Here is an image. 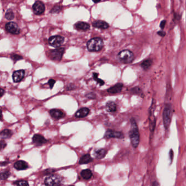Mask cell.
<instances>
[{
    "label": "cell",
    "instance_id": "1",
    "mask_svg": "<svg viewBox=\"0 0 186 186\" xmlns=\"http://www.w3.org/2000/svg\"><path fill=\"white\" fill-rule=\"evenodd\" d=\"M131 144L134 148H137L140 143V133L137 123L134 118L131 119V128L129 132Z\"/></svg>",
    "mask_w": 186,
    "mask_h": 186
},
{
    "label": "cell",
    "instance_id": "2",
    "mask_svg": "<svg viewBox=\"0 0 186 186\" xmlns=\"http://www.w3.org/2000/svg\"><path fill=\"white\" fill-rule=\"evenodd\" d=\"M173 117V106L171 103H165L163 111V122L164 128L168 131L170 127Z\"/></svg>",
    "mask_w": 186,
    "mask_h": 186
},
{
    "label": "cell",
    "instance_id": "3",
    "mask_svg": "<svg viewBox=\"0 0 186 186\" xmlns=\"http://www.w3.org/2000/svg\"><path fill=\"white\" fill-rule=\"evenodd\" d=\"M156 109V100H152L151 106L148 111V120H149V128L150 131V137H152L154 130L156 128V119L154 116V111Z\"/></svg>",
    "mask_w": 186,
    "mask_h": 186
},
{
    "label": "cell",
    "instance_id": "4",
    "mask_svg": "<svg viewBox=\"0 0 186 186\" xmlns=\"http://www.w3.org/2000/svg\"><path fill=\"white\" fill-rule=\"evenodd\" d=\"M104 46L103 39L100 37H95L90 39L87 43V48L91 52L100 51Z\"/></svg>",
    "mask_w": 186,
    "mask_h": 186
},
{
    "label": "cell",
    "instance_id": "5",
    "mask_svg": "<svg viewBox=\"0 0 186 186\" xmlns=\"http://www.w3.org/2000/svg\"><path fill=\"white\" fill-rule=\"evenodd\" d=\"M119 61L123 63L129 64L134 60L135 56L133 52L129 50H123L119 52L117 55Z\"/></svg>",
    "mask_w": 186,
    "mask_h": 186
},
{
    "label": "cell",
    "instance_id": "6",
    "mask_svg": "<svg viewBox=\"0 0 186 186\" xmlns=\"http://www.w3.org/2000/svg\"><path fill=\"white\" fill-rule=\"evenodd\" d=\"M64 51L65 50L63 48H58L52 50L49 52V58L53 61H60L62 60Z\"/></svg>",
    "mask_w": 186,
    "mask_h": 186
},
{
    "label": "cell",
    "instance_id": "7",
    "mask_svg": "<svg viewBox=\"0 0 186 186\" xmlns=\"http://www.w3.org/2000/svg\"><path fill=\"white\" fill-rule=\"evenodd\" d=\"M62 178L61 177L53 175L47 177L45 179V183L46 186H59L61 185Z\"/></svg>",
    "mask_w": 186,
    "mask_h": 186
},
{
    "label": "cell",
    "instance_id": "8",
    "mask_svg": "<svg viewBox=\"0 0 186 186\" xmlns=\"http://www.w3.org/2000/svg\"><path fill=\"white\" fill-rule=\"evenodd\" d=\"M64 41V37L59 35L52 36L48 39L49 44L55 48H58L61 46Z\"/></svg>",
    "mask_w": 186,
    "mask_h": 186
},
{
    "label": "cell",
    "instance_id": "9",
    "mask_svg": "<svg viewBox=\"0 0 186 186\" xmlns=\"http://www.w3.org/2000/svg\"><path fill=\"white\" fill-rule=\"evenodd\" d=\"M6 30L7 32H9L12 35H18L20 32V29L18 24L15 22H9L7 23L5 26Z\"/></svg>",
    "mask_w": 186,
    "mask_h": 186
},
{
    "label": "cell",
    "instance_id": "10",
    "mask_svg": "<svg viewBox=\"0 0 186 186\" xmlns=\"http://www.w3.org/2000/svg\"><path fill=\"white\" fill-rule=\"evenodd\" d=\"M32 9L35 15H41L45 12V4L41 1H35L32 6Z\"/></svg>",
    "mask_w": 186,
    "mask_h": 186
},
{
    "label": "cell",
    "instance_id": "11",
    "mask_svg": "<svg viewBox=\"0 0 186 186\" xmlns=\"http://www.w3.org/2000/svg\"><path fill=\"white\" fill-rule=\"evenodd\" d=\"M104 138H117L122 139L125 138V135L123 133L121 132L114 131L111 129H108L104 135Z\"/></svg>",
    "mask_w": 186,
    "mask_h": 186
},
{
    "label": "cell",
    "instance_id": "12",
    "mask_svg": "<svg viewBox=\"0 0 186 186\" xmlns=\"http://www.w3.org/2000/svg\"><path fill=\"white\" fill-rule=\"evenodd\" d=\"M25 72L23 69L14 71L12 75L13 80L14 83H19L23 80L25 77Z\"/></svg>",
    "mask_w": 186,
    "mask_h": 186
},
{
    "label": "cell",
    "instance_id": "13",
    "mask_svg": "<svg viewBox=\"0 0 186 186\" xmlns=\"http://www.w3.org/2000/svg\"><path fill=\"white\" fill-rule=\"evenodd\" d=\"M33 143L37 146H41L47 142V140L40 134H35L32 138Z\"/></svg>",
    "mask_w": 186,
    "mask_h": 186
},
{
    "label": "cell",
    "instance_id": "14",
    "mask_svg": "<svg viewBox=\"0 0 186 186\" xmlns=\"http://www.w3.org/2000/svg\"><path fill=\"white\" fill-rule=\"evenodd\" d=\"M50 115L52 118L56 120L62 119L64 117L65 114L64 112L59 109H52L50 111Z\"/></svg>",
    "mask_w": 186,
    "mask_h": 186
},
{
    "label": "cell",
    "instance_id": "15",
    "mask_svg": "<svg viewBox=\"0 0 186 186\" xmlns=\"http://www.w3.org/2000/svg\"><path fill=\"white\" fill-rule=\"evenodd\" d=\"M75 29L79 31H87L90 29V25L88 23L83 21H79L74 25Z\"/></svg>",
    "mask_w": 186,
    "mask_h": 186
},
{
    "label": "cell",
    "instance_id": "16",
    "mask_svg": "<svg viewBox=\"0 0 186 186\" xmlns=\"http://www.w3.org/2000/svg\"><path fill=\"white\" fill-rule=\"evenodd\" d=\"M92 25L94 27L102 30H106L109 27L108 23L103 20H97L92 23Z\"/></svg>",
    "mask_w": 186,
    "mask_h": 186
},
{
    "label": "cell",
    "instance_id": "17",
    "mask_svg": "<svg viewBox=\"0 0 186 186\" xmlns=\"http://www.w3.org/2000/svg\"><path fill=\"white\" fill-rule=\"evenodd\" d=\"M123 87V84L121 83H116L114 86L109 88L108 90V92L109 93H112V94L120 93L122 91Z\"/></svg>",
    "mask_w": 186,
    "mask_h": 186
},
{
    "label": "cell",
    "instance_id": "18",
    "mask_svg": "<svg viewBox=\"0 0 186 186\" xmlns=\"http://www.w3.org/2000/svg\"><path fill=\"white\" fill-rule=\"evenodd\" d=\"M14 167L18 170H26L29 168V165L25 161L19 160L14 164Z\"/></svg>",
    "mask_w": 186,
    "mask_h": 186
},
{
    "label": "cell",
    "instance_id": "19",
    "mask_svg": "<svg viewBox=\"0 0 186 186\" xmlns=\"http://www.w3.org/2000/svg\"><path fill=\"white\" fill-rule=\"evenodd\" d=\"M90 113V109L87 108H83L78 110L75 114V116L77 118H83L86 117Z\"/></svg>",
    "mask_w": 186,
    "mask_h": 186
},
{
    "label": "cell",
    "instance_id": "20",
    "mask_svg": "<svg viewBox=\"0 0 186 186\" xmlns=\"http://www.w3.org/2000/svg\"><path fill=\"white\" fill-rule=\"evenodd\" d=\"M152 64H153L152 60L151 58H148V59H145L142 61L140 66H141V67L144 70L148 71L150 68Z\"/></svg>",
    "mask_w": 186,
    "mask_h": 186
},
{
    "label": "cell",
    "instance_id": "21",
    "mask_svg": "<svg viewBox=\"0 0 186 186\" xmlns=\"http://www.w3.org/2000/svg\"><path fill=\"white\" fill-rule=\"evenodd\" d=\"M107 151L105 149H98L96 150L94 152V157L96 158L97 159H102L106 155Z\"/></svg>",
    "mask_w": 186,
    "mask_h": 186
},
{
    "label": "cell",
    "instance_id": "22",
    "mask_svg": "<svg viewBox=\"0 0 186 186\" xmlns=\"http://www.w3.org/2000/svg\"><path fill=\"white\" fill-rule=\"evenodd\" d=\"M106 109L108 112H115L117 110V105L114 102L109 101L106 103Z\"/></svg>",
    "mask_w": 186,
    "mask_h": 186
},
{
    "label": "cell",
    "instance_id": "23",
    "mask_svg": "<svg viewBox=\"0 0 186 186\" xmlns=\"http://www.w3.org/2000/svg\"><path fill=\"white\" fill-rule=\"evenodd\" d=\"M92 161H93V159L90 156V154H85L80 158L79 164L81 165V164H86L91 163Z\"/></svg>",
    "mask_w": 186,
    "mask_h": 186
},
{
    "label": "cell",
    "instance_id": "24",
    "mask_svg": "<svg viewBox=\"0 0 186 186\" xmlns=\"http://www.w3.org/2000/svg\"><path fill=\"white\" fill-rule=\"evenodd\" d=\"M13 135V132L8 129H4L1 132V138L2 139H6L10 138Z\"/></svg>",
    "mask_w": 186,
    "mask_h": 186
},
{
    "label": "cell",
    "instance_id": "25",
    "mask_svg": "<svg viewBox=\"0 0 186 186\" xmlns=\"http://www.w3.org/2000/svg\"><path fill=\"white\" fill-rule=\"evenodd\" d=\"M130 92L133 94L138 95L139 96L141 97H144V94L142 91L139 86H135L134 87H133L130 90Z\"/></svg>",
    "mask_w": 186,
    "mask_h": 186
},
{
    "label": "cell",
    "instance_id": "26",
    "mask_svg": "<svg viewBox=\"0 0 186 186\" xmlns=\"http://www.w3.org/2000/svg\"><path fill=\"white\" fill-rule=\"evenodd\" d=\"M81 177L85 180H89L92 176V173L90 169H85L81 172Z\"/></svg>",
    "mask_w": 186,
    "mask_h": 186
},
{
    "label": "cell",
    "instance_id": "27",
    "mask_svg": "<svg viewBox=\"0 0 186 186\" xmlns=\"http://www.w3.org/2000/svg\"><path fill=\"white\" fill-rule=\"evenodd\" d=\"M5 18L8 20H13L14 18V14L13 13V10L11 9L7 10L5 14Z\"/></svg>",
    "mask_w": 186,
    "mask_h": 186
},
{
    "label": "cell",
    "instance_id": "28",
    "mask_svg": "<svg viewBox=\"0 0 186 186\" xmlns=\"http://www.w3.org/2000/svg\"><path fill=\"white\" fill-rule=\"evenodd\" d=\"M98 74L96 73H93V78L94 80H95L96 81L97 83H98L100 85V86H103L104 85V81L103 80L99 79L98 78Z\"/></svg>",
    "mask_w": 186,
    "mask_h": 186
},
{
    "label": "cell",
    "instance_id": "29",
    "mask_svg": "<svg viewBox=\"0 0 186 186\" xmlns=\"http://www.w3.org/2000/svg\"><path fill=\"white\" fill-rule=\"evenodd\" d=\"M14 184L16 186H29V184L27 181L25 180H19L16 181Z\"/></svg>",
    "mask_w": 186,
    "mask_h": 186
},
{
    "label": "cell",
    "instance_id": "30",
    "mask_svg": "<svg viewBox=\"0 0 186 186\" xmlns=\"http://www.w3.org/2000/svg\"><path fill=\"white\" fill-rule=\"evenodd\" d=\"M61 10H62V8L60 6L56 5L51 10L50 13H53V14L60 13L61 12Z\"/></svg>",
    "mask_w": 186,
    "mask_h": 186
},
{
    "label": "cell",
    "instance_id": "31",
    "mask_svg": "<svg viewBox=\"0 0 186 186\" xmlns=\"http://www.w3.org/2000/svg\"><path fill=\"white\" fill-rule=\"evenodd\" d=\"M10 176V172L8 171H6L1 173V180H4L7 179Z\"/></svg>",
    "mask_w": 186,
    "mask_h": 186
},
{
    "label": "cell",
    "instance_id": "32",
    "mask_svg": "<svg viewBox=\"0 0 186 186\" xmlns=\"http://www.w3.org/2000/svg\"><path fill=\"white\" fill-rule=\"evenodd\" d=\"M10 58L13 60V61H18L23 59V58L21 56L18 54L12 55Z\"/></svg>",
    "mask_w": 186,
    "mask_h": 186
},
{
    "label": "cell",
    "instance_id": "33",
    "mask_svg": "<svg viewBox=\"0 0 186 186\" xmlns=\"http://www.w3.org/2000/svg\"><path fill=\"white\" fill-rule=\"evenodd\" d=\"M173 156H174L173 151L172 149H170V151L169 152V159L170 160V164L172 163L173 161Z\"/></svg>",
    "mask_w": 186,
    "mask_h": 186
},
{
    "label": "cell",
    "instance_id": "34",
    "mask_svg": "<svg viewBox=\"0 0 186 186\" xmlns=\"http://www.w3.org/2000/svg\"><path fill=\"white\" fill-rule=\"evenodd\" d=\"M55 83H56V81H55L54 79H50V80H49L48 83L49 87H50V88L51 89H52L53 88V87L54 86Z\"/></svg>",
    "mask_w": 186,
    "mask_h": 186
},
{
    "label": "cell",
    "instance_id": "35",
    "mask_svg": "<svg viewBox=\"0 0 186 186\" xmlns=\"http://www.w3.org/2000/svg\"><path fill=\"white\" fill-rule=\"evenodd\" d=\"M96 94L93 92H91V93H88L86 95L87 98H89V99H94L96 98Z\"/></svg>",
    "mask_w": 186,
    "mask_h": 186
},
{
    "label": "cell",
    "instance_id": "36",
    "mask_svg": "<svg viewBox=\"0 0 186 186\" xmlns=\"http://www.w3.org/2000/svg\"><path fill=\"white\" fill-rule=\"evenodd\" d=\"M166 23H167V21L165 20H162L160 22V24H159V27H160V29H162V30L164 29L165 25H166Z\"/></svg>",
    "mask_w": 186,
    "mask_h": 186
},
{
    "label": "cell",
    "instance_id": "37",
    "mask_svg": "<svg viewBox=\"0 0 186 186\" xmlns=\"http://www.w3.org/2000/svg\"><path fill=\"white\" fill-rule=\"evenodd\" d=\"M66 89L68 91H71V90H74V89H75V86L72 83H70L68 85Z\"/></svg>",
    "mask_w": 186,
    "mask_h": 186
},
{
    "label": "cell",
    "instance_id": "38",
    "mask_svg": "<svg viewBox=\"0 0 186 186\" xmlns=\"http://www.w3.org/2000/svg\"><path fill=\"white\" fill-rule=\"evenodd\" d=\"M157 34L160 37H163L166 35V33H165V32H164V31H163V30H160V31H159L158 32H157Z\"/></svg>",
    "mask_w": 186,
    "mask_h": 186
},
{
    "label": "cell",
    "instance_id": "39",
    "mask_svg": "<svg viewBox=\"0 0 186 186\" xmlns=\"http://www.w3.org/2000/svg\"><path fill=\"white\" fill-rule=\"evenodd\" d=\"M1 150H2L6 146V144L5 141L1 140Z\"/></svg>",
    "mask_w": 186,
    "mask_h": 186
},
{
    "label": "cell",
    "instance_id": "40",
    "mask_svg": "<svg viewBox=\"0 0 186 186\" xmlns=\"http://www.w3.org/2000/svg\"><path fill=\"white\" fill-rule=\"evenodd\" d=\"M151 186H159V183L157 181H154L153 182Z\"/></svg>",
    "mask_w": 186,
    "mask_h": 186
},
{
    "label": "cell",
    "instance_id": "41",
    "mask_svg": "<svg viewBox=\"0 0 186 186\" xmlns=\"http://www.w3.org/2000/svg\"><path fill=\"white\" fill-rule=\"evenodd\" d=\"M5 93V91L4 90H3V89H1V97H2L3 96V94Z\"/></svg>",
    "mask_w": 186,
    "mask_h": 186
},
{
    "label": "cell",
    "instance_id": "42",
    "mask_svg": "<svg viewBox=\"0 0 186 186\" xmlns=\"http://www.w3.org/2000/svg\"><path fill=\"white\" fill-rule=\"evenodd\" d=\"M8 164V162H2L1 163V166H3L4 165H7Z\"/></svg>",
    "mask_w": 186,
    "mask_h": 186
},
{
    "label": "cell",
    "instance_id": "43",
    "mask_svg": "<svg viewBox=\"0 0 186 186\" xmlns=\"http://www.w3.org/2000/svg\"><path fill=\"white\" fill-rule=\"evenodd\" d=\"M93 2L95 3H98V2H100V1H96V2H95V1H93Z\"/></svg>",
    "mask_w": 186,
    "mask_h": 186
},
{
    "label": "cell",
    "instance_id": "44",
    "mask_svg": "<svg viewBox=\"0 0 186 186\" xmlns=\"http://www.w3.org/2000/svg\"><path fill=\"white\" fill-rule=\"evenodd\" d=\"M73 186V185H71V186Z\"/></svg>",
    "mask_w": 186,
    "mask_h": 186
}]
</instances>
